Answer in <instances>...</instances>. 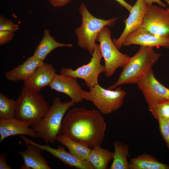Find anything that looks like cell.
Returning a JSON list of instances; mask_svg holds the SVG:
<instances>
[{
    "label": "cell",
    "mask_w": 169,
    "mask_h": 169,
    "mask_svg": "<svg viewBox=\"0 0 169 169\" xmlns=\"http://www.w3.org/2000/svg\"><path fill=\"white\" fill-rule=\"evenodd\" d=\"M111 33L107 26L99 33L96 41L99 42L101 52L105 62V74L111 77L119 67H123L130 57L120 52L115 45L111 37Z\"/></svg>",
    "instance_id": "cell-7"
},
{
    "label": "cell",
    "mask_w": 169,
    "mask_h": 169,
    "mask_svg": "<svg viewBox=\"0 0 169 169\" xmlns=\"http://www.w3.org/2000/svg\"><path fill=\"white\" fill-rule=\"evenodd\" d=\"M131 45L153 48L161 47L169 49V38L156 36L140 28L129 34L122 44V46Z\"/></svg>",
    "instance_id": "cell-13"
},
{
    "label": "cell",
    "mask_w": 169,
    "mask_h": 169,
    "mask_svg": "<svg viewBox=\"0 0 169 169\" xmlns=\"http://www.w3.org/2000/svg\"><path fill=\"white\" fill-rule=\"evenodd\" d=\"M79 12L82 21L81 25L75 29L78 45L79 47L87 50L92 54L99 32L105 27L113 26L117 18L107 20L97 18L90 13L84 3L80 6Z\"/></svg>",
    "instance_id": "cell-5"
},
{
    "label": "cell",
    "mask_w": 169,
    "mask_h": 169,
    "mask_svg": "<svg viewBox=\"0 0 169 169\" xmlns=\"http://www.w3.org/2000/svg\"><path fill=\"white\" fill-rule=\"evenodd\" d=\"M7 155L4 153L0 154V169H11L12 168L7 163Z\"/></svg>",
    "instance_id": "cell-29"
},
{
    "label": "cell",
    "mask_w": 169,
    "mask_h": 169,
    "mask_svg": "<svg viewBox=\"0 0 169 169\" xmlns=\"http://www.w3.org/2000/svg\"><path fill=\"white\" fill-rule=\"evenodd\" d=\"M114 152L110 169H129V146L126 144L115 141L113 142Z\"/></svg>",
    "instance_id": "cell-23"
},
{
    "label": "cell",
    "mask_w": 169,
    "mask_h": 169,
    "mask_svg": "<svg viewBox=\"0 0 169 169\" xmlns=\"http://www.w3.org/2000/svg\"><path fill=\"white\" fill-rule=\"evenodd\" d=\"M147 5L145 0H137L132 6L128 17L125 20V26L122 33L118 38L113 40L118 49L122 46L123 43L126 37L140 28Z\"/></svg>",
    "instance_id": "cell-12"
},
{
    "label": "cell",
    "mask_w": 169,
    "mask_h": 169,
    "mask_svg": "<svg viewBox=\"0 0 169 169\" xmlns=\"http://www.w3.org/2000/svg\"><path fill=\"white\" fill-rule=\"evenodd\" d=\"M140 28L156 36L169 38V12L162 8L147 5Z\"/></svg>",
    "instance_id": "cell-9"
},
{
    "label": "cell",
    "mask_w": 169,
    "mask_h": 169,
    "mask_svg": "<svg viewBox=\"0 0 169 169\" xmlns=\"http://www.w3.org/2000/svg\"><path fill=\"white\" fill-rule=\"evenodd\" d=\"M113 154L107 149L97 146L91 149L86 160L90 163L93 169H106L113 159Z\"/></svg>",
    "instance_id": "cell-20"
},
{
    "label": "cell",
    "mask_w": 169,
    "mask_h": 169,
    "mask_svg": "<svg viewBox=\"0 0 169 169\" xmlns=\"http://www.w3.org/2000/svg\"><path fill=\"white\" fill-rule=\"evenodd\" d=\"M16 101L14 118L35 127L48 111L49 107L39 91L24 86Z\"/></svg>",
    "instance_id": "cell-3"
},
{
    "label": "cell",
    "mask_w": 169,
    "mask_h": 169,
    "mask_svg": "<svg viewBox=\"0 0 169 169\" xmlns=\"http://www.w3.org/2000/svg\"><path fill=\"white\" fill-rule=\"evenodd\" d=\"M51 5L54 7H61L68 3L71 0H48Z\"/></svg>",
    "instance_id": "cell-30"
},
{
    "label": "cell",
    "mask_w": 169,
    "mask_h": 169,
    "mask_svg": "<svg viewBox=\"0 0 169 169\" xmlns=\"http://www.w3.org/2000/svg\"><path fill=\"white\" fill-rule=\"evenodd\" d=\"M126 94L119 87L114 90L107 89L98 84L90 88L89 91L83 90L81 96L83 100L91 102L101 113L105 115L120 109Z\"/></svg>",
    "instance_id": "cell-6"
},
{
    "label": "cell",
    "mask_w": 169,
    "mask_h": 169,
    "mask_svg": "<svg viewBox=\"0 0 169 169\" xmlns=\"http://www.w3.org/2000/svg\"><path fill=\"white\" fill-rule=\"evenodd\" d=\"M129 169H169V165L159 161L153 156L145 153L131 159Z\"/></svg>",
    "instance_id": "cell-21"
},
{
    "label": "cell",
    "mask_w": 169,
    "mask_h": 169,
    "mask_svg": "<svg viewBox=\"0 0 169 169\" xmlns=\"http://www.w3.org/2000/svg\"><path fill=\"white\" fill-rule=\"evenodd\" d=\"M148 109L153 117L158 121L169 119V100H157L148 106Z\"/></svg>",
    "instance_id": "cell-24"
},
{
    "label": "cell",
    "mask_w": 169,
    "mask_h": 169,
    "mask_svg": "<svg viewBox=\"0 0 169 169\" xmlns=\"http://www.w3.org/2000/svg\"><path fill=\"white\" fill-rule=\"evenodd\" d=\"M16 101L0 93V119L14 118Z\"/></svg>",
    "instance_id": "cell-25"
},
{
    "label": "cell",
    "mask_w": 169,
    "mask_h": 169,
    "mask_svg": "<svg viewBox=\"0 0 169 169\" xmlns=\"http://www.w3.org/2000/svg\"><path fill=\"white\" fill-rule=\"evenodd\" d=\"M20 136L25 143H31L35 145L41 150L48 152L69 166L79 169H93L91 165L88 161L78 159L69 152L66 151L62 146L59 145L57 148H54L48 145H41L36 143L27 138L24 135H21Z\"/></svg>",
    "instance_id": "cell-11"
},
{
    "label": "cell",
    "mask_w": 169,
    "mask_h": 169,
    "mask_svg": "<svg viewBox=\"0 0 169 169\" xmlns=\"http://www.w3.org/2000/svg\"><path fill=\"white\" fill-rule=\"evenodd\" d=\"M25 144L27 145V148L24 151L17 152L22 157L24 162L21 169H51L41 155L40 149L31 143Z\"/></svg>",
    "instance_id": "cell-18"
},
{
    "label": "cell",
    "mask_w": 169,
    "mask_h": 169,
    "mask_svg": "<svg viewBox=\"0 0 169 169\" xmlns=\"http://www.w3.org/2000/svg\"><path fill=\"white\" fill-rule=\"evenodd\" d=\"M147 5H152L153 3H157L162 8L166 7V5L160 0H145Z\"/></svg>",
    "instance_id": "cell-32"
},
{
    "label": "cell",
    "mask_w": 169,
    "mask_h": 169,
    "mask_svg": "<svg viewBox=\"0 0 169 169\" xmlns=\"http://www.w3.org/2000/svg\"><path fill=\"white\" fill-rule=\"evenodd\" d=\"M28 123L15 118L0 119V142L7 137L16 135H27L36 138L33 128Z\"/></svg>",
    "instance_id": "cell-15"
},
{
    "label": "cell",
    "mask_w": 169,
    "mask_h": 169,
    "mask_svg": "<svg viewBox=\"0 0 169 169\" xmlns=\"http://www.w3.org/2000/svg\"><path fill=\"white\" fill-rule=\"evenodd\" d=\"M91 55L92 57L88 64L74 70L63 68L60 70V74L81 79L89 88L95 85L98 84L100 74L105 72V66L100 63L103 57L99 44H96Z\"/></svg>",
    "instance_id": "cell-8"
},
{
    "label": "cell",
    "mask_w": 169,
    "mask_h": 169,
    "mask_svg": "<svg viewBox=\"0 0 169 169\" xmlns=\"http://www.w3.org/2000/svg\"><path fill=\"white\" fill-rule=\"evenodd\" d=\"M106 126L99 111L75 108L70 110L63 120L60 134L92 149L100 146Z\"/></svg>",
    "instance_id": "cell-1"
},
{
    "label": "cell",
    "mask_w": 169,
    "mask_h": 169,
    "mask_svg": "<svg viewBox=\"0 0 169 169\" xmlns=\"http://www.w3.org/2000/svg\"><path fill=\"white\" fill-rule=\"evenodd\" d=\"M75 103L71 100L63 102L59 97H56L47 114L38 125L33 128L36 138L42 139L47 143H54L57 136L60 133L64 114Z\"/></svg>",
    "instance_id": "cell-4"
},
{
    "label": "cell",
    "mask_w": 169,
    "mask_h": 169,
    "mask_svg": "<svg viewBox=\"0 0 169 169\" xmlns=\"http://www.w3.org/2000/svg\"><path fill=\"white\" fill-rule=\"evenodd\" d=\"M73 46L71 44H63L56 41L48 29L44 30L43 36L36 47L33 55L41 61L44 60L53 50L59 47Z\"/></svg>",
    "instance_id": "cell-19"
},
{
    "label": "cell",
    "mask_w": 169,
    "mask_h": 169,
    "mask_svg": "<svg viewBox=\"0 0 169 169\" xmlns=\"http://www.w3.org/2000/svg\"><path fill=\"white\" fill-rule=\"evenodd\" d=\"M166 124H167L168 127L169 128V119L165 121Z\"/></svg>",
    "instance_id": "cell-34"
},
{
    "label": "cell",
    "mask_w": 169,
    "mask_h": 169,
    "mask_svg": "<svg viewBox=\"0 0 169 169\" xmlns=\"http://www.w3.org/2000/svg\"><path fill=\"white\" fill-rule=\"evenodd\" d=\"M136 84L148 106L160 100H169V89L156 79L151 69Z\"/></svg>",
    "instance_id": "cell-10"
},
{
    "label": "cell",
    "mask_w": 169,
    "mask_h": 169,
    "mask_svg": "<svg viewBox=\"0 0 169 169\" xmlns=\"http://www.w3.org/2000/svg\"><path fill=\"white\" fill-rule=\"evenodd\" d=\"M49 86L52 90L67 95L75 103L83 100L81 96L83 90L76 78L56 74Z\"/></svg>",
    "instance_id": "cell-14"
},
{
    "label": "cell",
    "mask_w": 169,
    "mask_h": 169,
    "mask_svg": "<svg viewBox=\"0 0 169 169\" xmlns=\"http://www.w3.org/2000/svg\"><path fill=\"white\" fill-rule=\"evenodd\" d=\"M14 32L0 31V45H4L11 41L14 36Z\"/></svg>",
    "instance_id": "cell-28"
},
{
    "label": "cell",
    "mask_w": 169,
    "mask_h": 169,
    "mask_svg": "<svg viewBox=\"0 0 169 169\" xmlns=\"http://www.w3.org/2000/svg\"><path fill=\"white\" fill-rule=\"evenodd\" d=\"M44 63L34 55L27 59L22 64L5 74V77L12 81H24L28 79L37 69Z\"/></svg>",
    "instance_id": "cell-17"
},
{
    "label": "cell",
    "mask_w": 169,
    "mask_h": 169,
    "mask_svg": "<svg viewBox=\"0 0 169 169\" xmlns=\"http://www.w3.org/2000/svg\"><path fill=\"white\" fill-rule=\"evenodd\" d=\"M56 74V70L53 65L44 62L28 79L24 81V86L39 91L43 88L49 86Z\"/></svg>",
    "instance_id": "cell-16"
},
{
    "label": "cell",
    "mask_w": 169,
    "mask_h": 169,
    "mask_svg": "<svg viewBox=\"0 0 169 169\" xmlns=\"http://www.w3.org/2000/svg\"><path fill=\"white\" fill-rule=\"evenodd\" d=\"M152 47L141 46L138 51L130 57L116 82L109 89L113 90L126 84H136L152 69L161 56Z\"/></svg>",
    "instance_id": "cell-2"
},
{
    "label": "cell",
    "mask_w": 169,
    "mask_h": 169,
    "mask_svg": "<svg viewBox=\"0 0 169 169\" xmlns=\"http://www.w3.org/2000/svg\"><path fill=\"white\" fill-rule=\"evenodd\" d=\"M158 121L160 132L169 151V128L165 121L161 120Z\"/></svg>",
    "instance_id": "cell-27"
},
{
    "label": "cell",
    "mask_w": 169,
    "mask_h": 169,
    "mask_svg": "<svg viewBox=\"0 0 169 169\" xmlns=\"http://www.w3.org/2000/svg\"><path fill=\"white\" fill-rule=\"evenodd\" d=\"M122 6L130 12L131 11L132 6L127 3L124 0H115Z\"/></svg>",
    "instance_id": "cell-31"
},
{
    "label": "cell",
    "mask_w": 169,
    "mask_h": 169,
    "mask_svg": "<svg viewBox=\"0 0 169 169\" xmlns=\"http://www.w3.org/2000/svg\"><path fill=\"white\" fill-rule=\"evenodd\" d=\"M19 29V26L4 17H0V31L15 32Z\"/></svg>",
    "instance_id": "cell-26"
},
{
    "label": "cell",
    "mask_w": 169,
    "mask_h": 169,
    "mask_svg": "<svg viewBox=\"0 0 169 169\" xmlns=\"http://www.w3.org/2000/svg\"><path fill=\"white\" fill-rule=\"evenodd\" d=\"M164 1L168 4L169 5V0H164ZM166 10L169 12V8L166 9Z\"/></svg>",
    "instance_id": "cell-33"
},
{
    "label": "cell",
    "mask_w": 169,
    "mask_h": 169,
    "mask_svg": "<svg viewBox=\"0 0 169 169\" xmlns=\"http://www.w3.org/2000/svg\"><path fill=\"white\" fill-rule=\"evenodd\" d=\"M56 140L67 148L70 153L80 160H86L91 150L84 145L61 134L58 135Z\"/></svg>",
    "instance_id": "cell-22"
}]
</instances>
